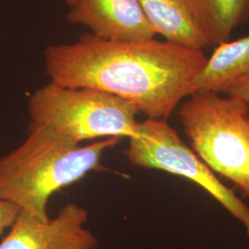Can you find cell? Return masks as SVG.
<instances>
[{"instance_id":"1","label":"cell","mask_w":249,"mask_h":249,"mask_svg":"<svg viewBox=\"0 0 249 249\" xmlns=\"http://www.w3.org/2000/svg\"><path fill=\"white\" fill-rule=\"evenodd\" d=\"M207 59L203 50L155 38L119 42L91 35L45 51L50 82L106 91L130 102L147 118L161 120L195 92Z\"/></svg>"},{"instance_id":"2","label":"cell","mask_w":249,"mask_h":249,"mask_svg":"<svg viewBox=\"0 0 249 249\" xmlns=\"http://www.w3.org/2000/svg\"><path fill=\"white\" fill-rule=\"evenodd\" d=\"M121 139L110 138L81 145L42 124H30L23 142L0 157V198L40 220H47L53 193L101 171L105 151Z\"/></svg>"},{"instance_id":"3","label":"cell","mask_w":249,"mask_h":249,"mask_svg":"<svg viewBox=\"0 0 249 249\" xmlns=\"http://www.w3.org/2000/svg\"><path fill=\"white\" fill-rule=\"evenodd\" d=\"M185 133L211 170L249 196V106L218 92L196 91L178 110Z\"/></svg>"},{"instance_id":"4","label":"cell","mask_w":249,"mask_h":249,"mask_svg":"<svg viewBox=\"0 0 249 249\" xmlns=\"http://www.w3.org/2000/svg\"><path fill=\"white\" fill-rule=\"evenodd\" d=\"M31 124L52 127L75 142L97 139L128 140L141 113L130 102L91 88H69L49 82L30 96Z\"/></svg>"},{"instance_id":"5","label":"cell","mask_w":249,"mask_h":249,"mask_svg":"<svg viewBox=\"0 0 249 249\" xmlns=\"http://www.w3.org/2000/svg\"><path fill=\"white\" fill-rule=\"evenodd\" d=\"M124 155L136 167L164 171L196 183L236 218L249 235V206L216 178L166 120L147 118L140 122Z\"/></svg>"},{"instance_id":"6","label":"cell","mask_w":249,"mask_h":249,"mask_svg":"<svg viewBox=\"0 0 249 249\" xmlns=\"http://www.w3.org/2000/svg\"><path fill=\"white\" fill-rule=\"evenodd\" d=\"M88 218L87 210L75 203L45 221L19 211L0 249H96L97 237L84 226Z\"/></svg>"},{"instance_id":"7","label":"cell","mask_w":249,"mask_h":249,"mask_svg":"<svg viewBox=\"0 0 249 249\" xmlns=\"http://www.w3.org/2000/svg\"><path fill=\"white\" fill-rule=\"evenodd\" d=\"M70 9L71 23L87 27L102 40L134 42L157 36L138 0H74Z\"/></svg>"},{"instance_id":"8","label":"cell","mask_w":249,"mask_h":249,"mask_svg":"<svg viewBox=\"0 0 249 249\" xmlns=\"http://www.w3.org/2000/svg\"><path fill=\"white\" fill-rule=\"evenodd\" d=\"M156 35L176 45L203 50L210 44L192 12L189 0H138Z\"/></svg>"},{"instance_id":"9","label":"cell","mask_w":249,"mask_h":249,"mask_svg":"<svg viewBox=\"0 0 249 249\" xmlns=\"http://www.w3.org/2000/svg\"><path fill=\"white\" fill-rule=\"evenodd\" d=\"M249 75V35L218 45L196 78V91L223 93L231 82Z\"/></svg>"},{"instance_id":"10","label":"cell","mask_w":249,"mask_h":249,"mask_svg":"<svg viewBox=\"0 0 249 249\" xmlns=\"http://www.w3.org/2000/svg\"><path fill=\"white\" fill-rule=\"evenodd\" d=\"M210 46L222 45L249 21V0H189Z\"/></svg>"},{"instance_id":"11","label":"cell","mask_w":249,"mask_h":249,"mask_svg":"<svg viewBox=\"0 0 249 249\" xmlns=\"http://www.w3.org/2000/svg\"><path fill=\"white\" fill-rule=\"evenodd\" d=\"M223 93L232 98L239 99L249 106V75L231 82Z\"/></svg>"},{"instance_id":"12","label":"cell","mask_w":249,"mask_h":249,"mask_svg":"<svg viewBox=\"0 0 249 249\" xmlns=\"http://www.w3.org/2000/svg\"><path fill=\"white\" fill-rule=\"evenodd\" d=\"M19 209L16 205L0 198V235L15 222Z\"/></svg>"},{"instance_id":"13","label":"cell","mask_w":249,"mask_h":249,"mask_svg":"<svg viewBox=\"0 0 249 249\" xmlns=\"http://www.w3.org/2000/svg\"><path fill=\"white\" fill-rule=\"evenodd\" d=\"M65 1H66V3H67V4L69 5V7H70V6L71 5L72 3H73V1H74V0H65Z\"/></svg>"}]
</instances>
